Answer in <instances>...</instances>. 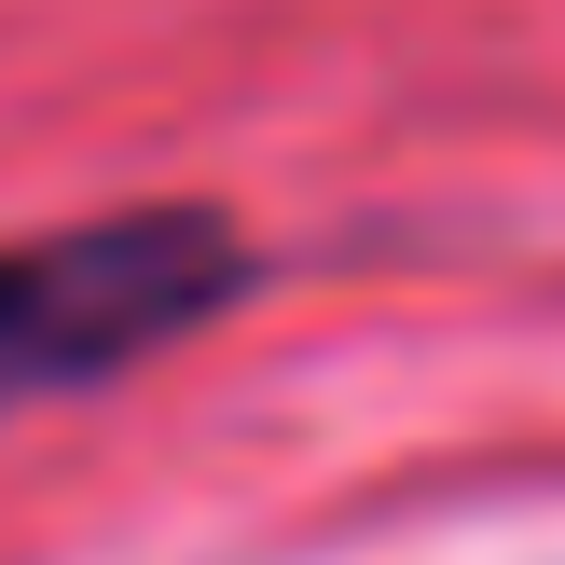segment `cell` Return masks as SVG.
Here are the masks:
<instances>
[{"label": "cell", "instance_id": "obj_1", "mask_svg": "<svg viewBox=\"0 0 565 565\" xmlns=\"http://www.w3.org/2000/svg\"><path fill=\"white\" fill-rule=\"evenodd\" d=\"M248 276L263 248L221 207H97L55 235H0V414L193 345L207 318L248 303Z\"/></svg>", "mask_w": 565, "mask_h": 565}]
</instances>
